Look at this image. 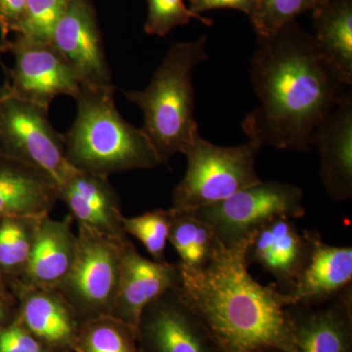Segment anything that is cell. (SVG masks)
Listing matches in <instances>:
<instances>
[{
    "mask_svg": "<svg viewBox=\"0 0 352 352\" xmlns=\"http://www.w3.org/2000/svg\"><path fill=\"white\" fill-rule=\"evenodd\" d=\"M303 197V190L291 183L261 180L226 200L189 212L210 224L222 244L230 245L273 217L302 219Z\"/></svg>",
    "mask_w": 352,
    "mask_h": 352,
    "instance_id": "obj_8",
    "label": "cell"
},
{
    "mask_svg": "<svg viewBox=\"0 0 352 352\" xmlns=\"http://www.w3.org/2000/svg\"><path fill=\"white\" fill-rule=\"evenodd\" d=\"M115 87H80L78 113L65 134L66 157L76 170L109 177L124 171L150 170L162 164L142 129L118 112Z\"/></svg>",
    "mask_w": 352,
    "mask_h": 352,
    "instance_id": "obj_3",
    "label": "cell"
},
{
    "mask_svg": "<svg viewBox=\"0 0 352 352\" xmlns=\"http://www.w3.org/2000/svg\"><path fill=\"white\" fill-rule=\"evenodd\" d=\"M188 1L190 10L198 15L214 9H235L250 16L256 6V0H188Z\"/></svg>",
    "mask_w": 352,
    "mask_h": 352,
    "instance_id": "obj_31",
    "label": "cell"
},
{
    "mask_svg": "<svg viewBox=\"0 0 352 352\" xmlns=\"http://www.w3.org/2000/svg\"><path fill=\"white\" fill-rule=\"evenodd\" d=\"M75 220L68 214L63 219L50 215L39 219L29 261L18 288L56 289L73 267L78 251Z\"/></svg>",
    "mask_w": 352,
    "mask_h": 352,
    "instance_id": "obj_17",
    "label": "cell"
},
{
    "mask_svg": "<svg viewBox=\"0 0 352 352\" xmlns=\"http://www.w3.org/2000/svg\"><path fill=\"white\" fill-rule=\"evenodd\" d=\"M149 6L145 32L149 34L164 36L171 30L188 24L192 19L201 21L205 25H212V20L192 12L183 0H147Z\"/></svg>",
    "mask_w": 352,
    "mask_h": 352,
    "instance_id": "obj_28",
    "label": "cell"
},
{
    "mask_svg": "<svg viewBox=\"0 0 352 352\" xmlns=\"http://www.w3.org/2000/svg\"><path fill=\"white\" fill-rule=\"evenodd\" d=\"M251 80L259 105L243 120L245 135L292 151L309 149L312 132L347 92L296 20L258 36Z\"/></svg>",
    "mask_w": 352,
    "mask_h": 352,
    "instance_id": "obj_1",
    "label": "cell"
},
{
    "mask_svg": "<svg viewBox=\"0 0 352 352\" xmlns=\"http://www.w3.org/2000/svg\"><path fill=\"white\" fill-rule=\"evenodd\" d=\"M138 340L142 352H219L179 287L150 302L141 314Z\"/></svg>",
    "mask_w": 352,
    "mask_h": 352,
    "instance_id": "obj_10",
    "label": "cell"
},
{
    "mask_svg": "<svg viewBox=\"0 0 352 352\" xmlns=\"http://www.w3.org/2000/svg\"><path fill=\"white\" fill-rule=\"evenodd\" d=\"M39 219L31 217L0 219V271L10 292L19 284L24 274Z\"/></svg>",
    "mask_w": 352,
    "mask_h": 352,
    "instance_id": "obj_23",
    "label": "cell"
},
{
    "mask_svg": "<svg viewBox=\"0 0 352 352\" xmlns=\"http://www.w3.org/2000/svg\"><path fill=\"white\" fill-rule=\"evenodd\" d=\"M327 0H256L249 16L258 36H268Z\"/></svg>",
    "mask_w": 352,
    "mask_h": 352,
    "instance_id": "obj_26",
    "label": "cell"
},
{
    "mask_svg": "<svg viewBox=\"0 0 352 352\" xmlns=\"http://www.w3.org/2000/svg\"><path fill=\"white\" fill-rule=\"evenodd\" d=\"M9 51L15 65L0 87L7 94L48 110L59 95L78 96L80 78L50 43L16 36Z\"/></svg>",
    "mask_w": 352,
    "mask_h": 352,
    "instance_id": "obj_9",
    "label": "cell"
},
{
    "mask_svg": "<svg viewBox=\"0 0 352 352\" xmlns=\"http://www.w3.org/2000/svg\"><path fill=\"white\" fill-rule=\"evenodd\" d=\"M124 242L78 226L75 263L56 289L75 309L82 323L102 315H113Z\"/></svg>",
    "mask_w": 352,
    "mask_h": 352,
    "instance_id": "obj_7",
    "label": "cell"
},
{
    "mask_svg": "<svg viewBox=\"0 0 352 352\" xmlns=\"http://www.w3.org/2000/svg\"><path fill=\"white\" fill-rule=\"evenodd\" d=\"M0 352H48V347L15 319L0 330Z\"/></svg>",
    "mask_w": 352,
    "mask_h": 352,
    "instance_id": "obj_29",
    "label": "cell"
},
{
    "mask_svg": "<svg viewBox=\"0 0 352 352\" xmlns=\"http://www.w3.org/2000/svg\"><path fill=\"white\" fill-rule=\"evenodd\" d=\"M0 293L12 294L11 293L10 289H9L8 286H7L6 280H4L3 276H2L1 271H0Z\"/></svg>",
    "mask_w": 352,
    "mask_h": 352,
    "instance_id": "obj_33",
    "label": "cell"
},
{
    "mask_svg": "<svg viewBox=\"0 0 352 352\" xmlns=\"http://www.w3.org/2000/svg\"><path fill=\"white\" fill-rule=\"evenodd\" d=\"M315 45L342 85H352V0H327L314 10Z\"/></svg>",
    "mask_w": 352,
    "mask_h": 352,
    "instance_id": "obj_21",
    "label": "cell"
},
{
    "mask_svg": "<svg viewBox=\"0 0 352 352\" xmlns=\"http://www.w3.org/2000/svg\"><path fill=\"white\" fill-rule=\"evenodd\" d=\"M261 143L250 140L234 147L208 142L200 134L185 149L187 170L173 190V210H195L226 200L261 182L256 162Z\"/></svg>",
    "mask_w": 352,
    "mask_h": 352,
    "instance_id": "obj_5",
    "label": "cell"
},
{
    "mask_svg": "<svg viewBox=\"0 0 352 352\" xmlns=\"http://www.w3.org/2000/svg\"><path fill=\"white\" fill-rule=\"evenodd\" d=\"M296 352H352V285L320 307H289Z\"/></svg>",
    "mask_w": 352,
    "mask_h": 352,
    "instance_id": "obj_18",
    "label": "cell"
},
{
    "mask_svg": "<svg viewBox=\"0 0 352 352\" xmlns=\"http://www.w3.org/2000/svg\"><path fill=\"white\" fill-rule=\"evenodd\" d=\"M207 38L173 44L144 90L126 92L142 110L141 127L162 164L185 151L199 133L194 115V68L207 60Z\"/></svg>",
    "mask_w": 352,
    "mask_h": 352,
    "instance_id": "obj_4",
    "label": "cell"
},
{
    "mask_svg": "<svg viewBox=\"0 0 352 352\" xmlns=\"http://www.w3.org/2000/svg\"><path fill=\"white\" fill-rule=\"evenodd\" d=\"M50 43L74 69L82 87L113 85L90 0H72L53 30Z\"/></svg>",
    "mask_w": 352,
    "mask_h": 352,
    "instance_id": "obj_11",
    "label": "cell"
},
{
    "mask_svg": "<svg viewBox=\"0 0 352 352\" xmlns=\"http://www.w3.org/2000/svg\"><path fill=\"white\" fill-rule=\"evenodd\" d=\"M310 254L295 284L285 292L289 307H320L352 285V248L327 244L317 231L305 230Z\"/></svg>",
    "mask_w": 352,
    "mask_h": 352,
    "instance_id": "obj_14",
    "label": "cell"
},
{
    "mask_svg": "<svg viewBox=\"0 0 352 352\" xmlns=\"http://www.w3.org/2000/svg\"><path fill=\"white\" fill-rule=\"evenodd\" d=\"M17 310L18 302L15 296L0 293V330L15 320Z\"/></svg>",
    "mask_w": 352,
    "mask_h": 352,
    "instance_id": "obj_32",
    "label": "cell"
},
{
    "mask_svg": "<svg viewBox=\"0 0 352 352\" xmlns=\"http://www.w3.org/2000/svg\"><path fill=\"white\" fill-rule=\"evenodd\" d=\"M310 146L320 155V177L329 198L352 197V94L347 91L333 112L312 132Z\"/></svg>",
    "mask_w": 352,
    "mask_h": 352,
    "instance_id": "obj_16",
    "label": "cell"
},
{
    "mask_svg": "<svg viewBox=\"0 0 352 352\" xmlns=\"http://www.w3.org/2000/svg\"><path fill=\"white\" fill-rule=\"evenodd\" d=\"M27 0H0V34L1 41H9V34L18 31L24 16Z\"/></svg>",
    "mask_w": 352,
    "mask_h": 352,
    "instance_id": "obj_30",
    "label": "cell"
},
{
    "mask_svg": "<svg viewBox=\"0 0 352 352\" xmlns=\"http://www.w3.org/2000/svg\"><path fill=\"white\" fill-rule=\"evenodd\" d=\"M171 210H152L138 217H122V227L126 235L140 241L154 261L164 263L166 248L170 237Z\"/></svg>",
    "mask_w": 352,
    "mask_h": 352,
    "instance_id": "obj_25",
    "label": "cell"
},
{
    "mask_svg": "<svg viewBox=\"0 0 352 352\" xmlns=\"http://www.w3.org/2000/svg\"><path fill=\"white\" fill-rule=\"evenodd\" d=\"M59 200L78 226L118 242L129 239L122 227L120 197L109 177L76 170L60 185Z\"/></svg>",
    "mask_w": 352,
    "mask_h": 352,
    "instance_id": "obj_15",
    "label": "cell"
},
{
    "mask_svg": "<svg viewBox=\"0 0 352 352\" xmlns=\"http://www.w3.org/2000/svg\"><path fill=\"white\" fill-rule=\"evenodd\" d=\"M247 245L248 237L230 245L219 241L205 266L180 267L183 300L207 329L219 352H296L285 293L276 284L264 286L252 276L245 259Z\"/></svg>",
    "mask_w": 352,
    "mask_h": 352,
    "instance_id": "obj_2",
    "label": "cell"
},
{
    "mask_svg": "<svg viewBox=\"0 0 352 352\" xmlns=\"http://www.w3.org/2000/svg\"><path fill=\"white\" fill-rule=\"evenodd\" d=\"M58 201L59 187L50 176L0 151V219H41Z\"/></svg>",
    "mask_w": 352,
    "mask_h": 352,
    "instance_id": "obj_20",
    "label": "cell"
},
{
    "mask_svg": "<svg viewBox=\"0 0 352 352\" xmlns=\"http://www.w3.org/2000/svg\"><path fill=\"white\" fill-rule=\"evenodd\" d=\"M256 352H284V351H279V349H261V351H258Z\"/></svg>",
    "mask_w": 352,
    "mask_h": 352,
    "instance_id": "obj_35",
    "label": "cell"
},
{
    "mask_svg": "<svg viewBox=\"0 0 352 352\" xmlns=\"http://www.w3.org/2000/svg\"><path fill=\"white\" fill-rule=\"evenodd\" d=\"M310 254L305 230L300 233L294 219L275 217L254 229L248 237L245 259L256 263L276 280L283 292L292 288Z\"/></svg>",
    "mask_w": 352,
    "mask_h": 352,
    "instance_id": "obj_13",
    "label": "cell"
},
{
    "mask_svg": "<svg viewBox=\"0 0 352 352\" xmlns=\"http://www.w3.org/2000/svg\"><path fill=\"white\" fill-rule=\"evenodd\" d=\"M182 283L179 264L159 263L141 256L127 239L122 247V265L113 316L138 333L145 307Z\"/></svg>",
    "mask_w": 352,
    "mask_h": 352,
    "instance_id": "obj_12",
    "label": "cell"
},
{
    "mask_svg": "<svg viewBox=\"0 0 352 352\" xmlns=\"http://www.w3.org/2000/svg\"><path fill=\"white\" fill-rule=\"evenodd\" d=\"M50 110L0 88V151L38 168L58 187L75 173L66 157L64 134L51 124Z\"/></svg>",
    "mask_w": 352,
    "mask_h": 352,
    "instance_id": "obj_6",
    "label": "cell"
},
{
    "mask_svg": "<svg viewBox=\"0 0 352 352\" xmlns=\"http://www.w3.org/2000/svg\"><path fill=\"white\" fill-rule=\"evenodd\" d=\"M16 321L50 349H75L82 322L57 289L18 288Z\"/></svg>",
    "mask_w": 352,
    "mask_h": 352,
    "instance_id": "obj_19",
    "label": "cell"
},
{
    "mask_svg": "<svg viewBox=\"0 0 352 352\" xmlns=\"http://www.w3.org/2000/svg\"><path fill=\"white\" fill-rule=\"evenodd\" d=\"M75 349L78 352H142L138 333L113 315L83 322Z\"/></svg>",
    "mask_w": 352,
    "mask_h": 352,
    "instance_id": "obj_24",
    "label": "cell"
},
{
    "mask_svg": "<svg viewBox=\"0 0 352 352\" xmlns=\"http://www.w3.org/2000/svg\"><path fill=\"white\" fill-rule=\"evenodd\" d=\"M170 210L173 219L168 242L179 256L178 264L183 270L203 267L212 258L219 244L214 229L192 212Z\"/></svg>",
    "mask_w": 352,
    "mask_h": 352,
    "instance_id": "obj_22",
    "label": "cell"
},
{
    "mask_svg": "<svg viewBox=\"0 0 352 352\" xmlns=\"http://www.w3.org/2000/svg\"><path fill=\"white\" fill-rule=\"evenodd\" d=\"M72 0H27L16 36L50 43L53 30Z\"/></svg>",
    "mask_w": 352,
    "mask_h": 352,
    "instance_id": "obj_27",
    "label": "cell"
},
{
    "mask_svg": "<svg viewBox=\"0 0 352 352\" xmlns=\"http://www.w3.org/2000/svg\"><path fill=\"white\" fill-rule=\"evenodd\" d=\"M9 50H10V41H7V43L0 41V57L4 53L8 52Z\"/></svg>",
    "mask_w": 352,
    "mask_h": 352,
    "instance_id": "obj_34",
    "label": "cell"
}]
</instances>
